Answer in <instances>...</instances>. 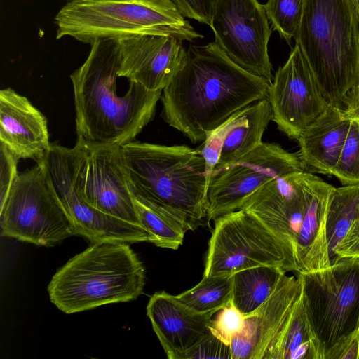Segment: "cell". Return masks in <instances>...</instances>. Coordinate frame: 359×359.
<instances>
[{
  "instance_id": "obj_18",
  "label": "cell",
  "mask_w": 359,
  "mask_h": 359,
  "mask_svg": "<svg viewBox=\"0 0 359 359\" xmlns=\"http://www.w3.org/2000/svg\"><path fill=\"white\" fill-rule=\"evenodd\" d=\"M0 140L16 158L42 161L49 147L47 120L11 88L0 91Z\"/></svg>"
},
{
  "instance_id": "obj_34",
  "label": "cell",
  "mask_w": 359,
  "mask_h": 359,
  "mask_svg": "<svg viewBox=\"0 0 359 359\" xmlns=\"http://www.w3.org/2000/svg\"><path fill=\"white\" fill-rule=\"evenodd\" d=\"M343 258H359V219L352 223L337 245L332 264Z\"/></svg>"
},
{
  "instance_id": "obj_30",
  "label": "cell",
  "mask_w": 359,
  "mask_h": 359,
  "mask_svg": "<svg viewBox=\"0 0 359 359\" xmlns=\"http://www.w3.org/2000/svg\"><path fill=\"white\" fill-rule=\"evenodd\" d=\"M232 359L231 346L226 344L210 330L191 347L181 353L177 359Z\"/></svg>"
},
{
  "instance_id": "obj_11",
  "label": "cell",
  "mask_w": 359,
  "mask_h": 359,
  "mask_svg": "<svg viewBox=\"0 0 359 359\" xmlns=\"http://www.w3.org/2000/svg\"><path fill=\"white\" fill-rule=\"evenodd\" d=\"M74 149V184L88 205L108 215L140 225L121 145L77 137Z\"/></svg>"
},
{
  "instance_id": "obj_4",
  "label": "cell",
  "mask_w": 359,
  "mask_h": 359,
  "mask_svg": "<svg viewBox=\"0 0 359 359\" xmlns=\"http://www.w3.org/2000/svg\"><path fill=\"white\" fill-rule=\"evenodd\" d=\"M121 148L133 194L163 210L185 232L196 230L207 217L210 182L200 151L135 140Z\"/></svg>"
},
{
  "instance_id": "obj_23",
  "label": "cell",
  "mask_w": 359,
  "mask_h": 359,
  "mask_svg": "<svg viewBox=\"0 0 359 359\" xmlns=\"http://www.w3.org/2000/svg\"><path fill=\"white\" fill-rule=\"evenodd\" d=\"M357 219H359V184L334 187L326 222V236L331 264L337 245Z\"/></svg>"
},
{
  "instance_id": "obj_6",
  "label": "cell",
  "mask_w": 359,
  "mask_h": 359,
  "mask_svg": "<svg viewBox=\"0 0 359 359\" xmlns=\"http://www.w3.org/2000/svg\"><path fill=\"white\" fill-rule=\"evenodd\" d=\"M146 283L144 267L127 243L97 242L52 277L50 302L67 314L136 299Z\"/></svg>"
},
{
  "instance_id": "obj_3",
  "label": "cell",
  "mask_w": 359,
  "mask_h": 359,
  "mask_svg": "<svg viewBox=\"0 0 359 359\" xmlns=\"http://www.w3.org/2000/svg\"><path fill=\"white\" fill-rule=\"evenodd\" d=\"M334 187L308 172H297L266 183L241 208L258 219L292 250L296 273L331 265L326 222Z\"/></svg>"
},
{
  "instance_id": "obj_12",
  "label": "cell",
  "mask_w": 359,
  "mask_h": 359,
  "mask_svg": "<svg viewBox=\"0 0 359 359\" xmlns=\"http://www.w3.org/2000/svg\"><path fill=\"white\" fill-rule=\"evenodd\" d=\"M305 171L298 153L262 142L235 162L213 170L207 192L208 221L240 210L245 199L276 178ZM306 172V171H305Z\"/></svg>"
},
{
  "instance_id": "obj_2",
  "label": "cell",
  "mask_w": 359,
  "mask_h": 359,
  "mask_svg": "<svg viewBox=\"0 0 359 359\" xmlns=\"http://www.w3.org/2000/svg\"><path fill=\"white\" fill-rule=\"evenodd\" d=\"M90 46L85 62L70 75L77 137L119 145L133 142L153 118L162 90L130 81L120 96L118 40H98Z\"/></svg>"
},
{
  "instance_id": "obj_27",
  "label": "cell",
  "mask_w": 359,
  "mask_h": 359,
  "mask_svg": "<svg viewBox=\"0 0 359 359\" xmlns=\"http://www.w3.org/2000/svg\"><path fill=\"white\" fill-rule=\"evenodd\" d=\"M304 0H266V12L273 31L288 44L299 25Z\"/></svg>"
},
{
  "instance_id": "obj_33",
  "label": "cell",
  "mask_w": 359,
  "mask_h": 359,
  "mask_svg": "<svg viewBox=\"0 0 359 359\" xmlns=\"http://www.w3.org/2000/svg\"><path fill=\"white\" fill-rule=\"evenodd\" d=\"M1 156V180H0V204H2L7 198L11 188L17 177V164L18 158H16L2 144H0Z\"/></svg>"
},
{
  "instance_id": "obj_29",
  "label": "cell",
  "mask_w": 359,
  "mask_h": 359,
  "mask_svg": "<svg viewBox=\"0 0 359 359\" xmlns=\"http://www.w3.org/2000/svg\"><path fill=\"white\" fill-rule=\"evenodd\" d=\"M245 320V316L231 302L215 313L209 329L222 341L230 345L232 339L243 330Z\"/></svg>"
},
{
  "instance_id": "obj_5",
  "label": "cell",
  "mask_w": 359,
  "mask_h": 359,
  "mask_svg": "<svg viewBox=\"0 0 359 359\" xmlns=\"http://www.w3.org/2000/svg\"><path fill=\"white\" fill-rule=\"evenodd\" d=\"M294 39L325 100L341 109L359 84V14L353 0H304Z\"/></svg>"
},
{
  "instance_id": "obj_38",
  "label": "cell",
  "mask_w": 359,
  "mask_h": 359,
  "mask_svg": "<svg viewBox=\"0 0 359 359\" xmlns=\"http://www.w3.org/2000/svg\"><path fill=\"white\" fill-rule=\"evenodd\" d=\"M67 1H72V0H67Z\"/></svg>"
},
{
  "instance_id": "obj_14",
  "label": "cell",
  "mask_w": 359,
  "mask_h": 359,
  "mask_svg": "<svg viewBox=\"0 0 359 359\" xmlns=\"http://www.w3.org/2000/svg\"><path fill=\"white\" fill-rule=\"evenodd\" d=\"M43 163L48 180L73 223L76 236L92 243L149 242L148 233L133 224L103 213L85 202L74 184V149L50 144Z\"/></svg>"
},
{
  "instance_id": "obj_15",
  "label": "cell",
  "mask_w": 359,
  "mask_h": 359,
  "mask_svg": "<svg viewBox=\"0 0 359 359\" xmlns=\"http://www.w3.org/2000/svg\"><path fill=\"white\" fill-rule=\"evenodd\" d=\"M268 99L272 120L280 130L295 140L329 105L297 43L285 63L276 72Z\"/></svg>"
},
{
  "instance_id": "obj_9",
  "label": "cell",
  "mask_w": 359,
  "mask_h": 359,
  "mask_svg": "<svg viewBox=\"0 0 359 359\" xmlns=\"http://www.w3.org/2000/svg\"><path fill=\"white\" fill-rule=\"evenodd\" d=\"M1 235L53 246L76 236L72 219L51 185L43 161L17 175L0 204Z\"/></svg>"
},
{
  "instance_id": "obj_13",
  "label": "cell",
  "mask_w": 359,
  "mask_h": 359,
  "mask_svg": "<svg viewBox=\"0 0 359 359\" xmlns=\"http://www.w3.org/2000/svg\"><path fill=\"white\" fill-rule=\"evenodd\" d=\"M215 42L234 62L271 83L269 42L273 32L259 0H215L209 26Z\"/></svg>"
},
{
  "instance_id": "obj_10",
  "label": "cell",
  "mask_w": 359,
  "mask_h": 359,
  "mask_svg": "<svg viewBox=\"0 0 359 359\" xmlns=\"http://www.w3.org/2000/svg\"><path fill=\"white\" fill-rule=\"evenodd\" d=\"M214 221L203 276H232L266 265L296 273L290 248L250 213L240 209Z\"/></svg>"
},
{
  "instance_id": "obj_22",
  "label": "cell",
  "mask_w": 359,
  "mask_h": 359,
  "mask_svg": "<svg viewBox=\"0 0 359 359\" xmlns=\"http://www.w3.org/2000/svg\"><path fill=\"white\" fill-rule=\"evenodd\" d=\"M286 272L280 267L259 266L233 275L232 303L248 316L273 293Z\"/></svg>"
},
{
  "instance_id": "obj_35",
  "label": "cell",
  "mask_w": 359,
  "mask_h": 359,
  "mask_svg": "<svg viewBox=\"0 0 359 359\" xmlns=\"http://www.w3.org/2000/svg\"><path fill=\"white\" fill-rule=\"evenodd\" d=\"M341 109L344 118L359 121V84L348 93Z\"/></svg>"
},
{
  "instance_id": "obj_7",
  "label": "cell",
  "mask_w": 359,
  "mask_h": 359,
  "mask_svg": "<svg viewBox=\"0 0 359 359\" xmlns=\"http://www.w3.org/2000/svg\"><path fill=\"white\" fill-rule=\"evenodd\" d=\"M56 39L87 44L141 34L193 42L204 37L171 0H72L54 17Z\"/></svg>"
},
{
  "instance_id": "obj_26",
  "label": "cell",
  "mask_w": 359,
  "mask_h": 359,
  "mask_svg": "<svg viewBox=\"0 0 359 359\" xmlns=\"http://www.w3.org/2000/svg\"><path fill=\"white\" fill-rule=\"evenodd\" d=\"M233 275L203 276L192 288L176 297L198 312L219 311L232 302Z\"/></svg>"
},
{
  "instance_id": "obj_37",
  "label": "cell",
  "mask_w": 359,
  "mask_h": 359,
  "mask_svg": "<svg viewBox=\"0 0 359 359\" xmlns=\"http://www.w3.org/2000/svg\"><path fill=\"white\" fill-rule=\"evenodd\" d=\"M355 7L359 14V0H353Z\"/></svg>"
},
{
  "instance_id": "obj_25",
  "label": "cell",
  "mask_w": 359,
  "mask_h": 359,
  "mask_svg": "<svg viewBox=\"0 0 359 359\" xmlns=\"http://www.w3.org/2000/svg\"><path fill=\"white\" fill-rule=\"evenodd\" d=\"M275 359H318L302 295L283 334Z\"/></svg>"
},
{
  "instance_id": "obj_31",
  "label": "cell",
  "mask_w": 359,
  "mask_h": 359,
  "mask_svg": "<svg viewBox=\"0 0 359 359\" xmlns=\"http://www.w3.org/2000/svg\"><path fill=\"white\" fill-rule=\"evenodd\" d=\"M236 113L237 111L209 133L203 140V144L197 149L205 160L206 172L210 180L218 162L223 141L236 120Z\"/></svg>"
},
{
  "instance_id": "obj_36",
  "label": "cell",
  "mask_w": 359,
  "mask_h": 359,
  "mask_svg": "<svg viewBox=\"0 0 359 359\" xmlns=\"http://www.w3.org/2000/svg\"><path fill=\"white\" fill-rule=\"evenodd\" d=\"M359 358V330L344 345L340 351L338 359Z\"/></svg>"
},
{
  "instance_id": "obj_1",
  "label": "cell",
  "mask_w": 359,
  "mask_h": 359,
  "mask_svg": "<svg viewBox=\"0 0 359 359\" xmlns=\"http://www.w3.org/2000/svg\"><path fill=\"white\" fill-rule=\"evenodd\" d=\"M271 82L234 62L215 42L192 44L161 97L163 116L193 142L235 112L268 98Z\"/></svg>"
},
{
  "instance_id": "obj_20",
  "label": "cell",
  "mask_w": 359,
  "mask_h": 359,
  "mask_svg": "<svg viewBox=\"0 0 359 359\" xmlns=\"http://www.w3.org/2000/svg\"><path fill=\"white\" fill-rule=\"evenodd\" d=\"M351 121L340 108L328 105L301 133L299 156L306 172L332 175L344 147Z\"/></svg>"
},
{
  "instance_id": "obj_21",
  "label": "cell",
  "mask_w": 359,
  "mask_h": 359,
  "mask_svg": "<svg viewBox=\"0 0 359 359\" xmlns=\"http://www.w3.org/2000/svg\"><path fill=\"white\" fill-rule=\"evenodd\" d=\"M272 117L268 98L256 101L238 111L236 120L224 137L214 170L235 162L259 147Z\"/></svg>"
},
{
  "instance_id": "obj_17",
  "label": "cell",
  "mask_w": 359,
  "mask_h": 359,
  "mask_svg": "<svg viewBox=\"0 0 359 359\" xmlns=\"http://www.w3.org/2000/svg\"><path fill=\"white\" fill-rule=\"evenodd\" d=\"M118 77L149 90H163L187 55L183 41L160 34H141L118 40Z\"/></svg>"
},
{
  "instance_id": "obj_16",
  "label": "cell",
  "mask_w": 359,
  "mask_h": 359,
  "mask_svg": "<svg viewBox=\"0 0 359 359\" xmlns=\"http://www.w3.org/2000/svg\"><path fill=\"white\" fill-rule=\"evenodd\" d=\"M302 295L299 276L285 274L271 297L245 316L243 330L230 344L232 359H275L283 334Z\"/></svg>"
},
{
  "instance_id": "obj_32",
  "label": "cell",
  "mask_w": 359,
  "mask_h": 359,
  "mask_svg": "<svg viewBox=\"0 0 359 359\" xmlns=\"http://www.w3.org/2000/svg\"><path fill=\"white\" fill-rule=\"evenodd\" d=\"M185 17L210 26L215 0H171Z\"/></svg>"
},
{
  "instance_id": "obj_8",
  "label": "cell",
  "mask_w": 359,
  "mask_h": 359,
  "mask_svg": "<svg viewBox=\"0 0 359 359\" xmlns=\"http://www.w3.org/2000/svg\"><path fill=\"white\" fill-rule=\"evenodd\" d=\"M298 276L318 359H338L359 330V258Z\"/></svg>"
},
{
  "instance_id": "obj_28",
  "label": "cell",
  "mask_w": 359,
  "mask_h": 359,
  "mask_svg": "<svg viewBox=\"0 0 359 359\" xmlns=\"http://www.w3.org/2000/svg\"><path fill=\"white\" fill-rule=\"evenodd\" d=\"M342 184H359V121L352 120L339 159L332 170Z\"/></svg>"
},
{
  "instance_id": "obj_19",
  "label": "cell",
  "mask_w": 359,
  "mask_h": 359,
  "mask_svg": "<svg viewBox=\"0 0 359 359\" xmlns=\"http://www.w3.org/2000/svg\"><path fill=\"white\" fill-rule=\"evenodd\" d=\"M217 311H196L164 291L151 296L147 306V315L169 359H177L206 334Z\"/></svg>"
},
{
  "instance_id": "obj_24",
  "label": "cell",
  "mask_w": 359,
  "mask_h": 359,
  "mask_svg": "<svg viewBox=\"0 0 359 359\" xmlns=\"http://www.w3.org/2000/svg\"><path fill=\"white\" fill-rule=\"evenodd\" d=\"M133 201L141 226L149 236V242L157 247L177 250L183 243L185 231L163 210L133 194Z\"/></svg>"
}]
</instances>
